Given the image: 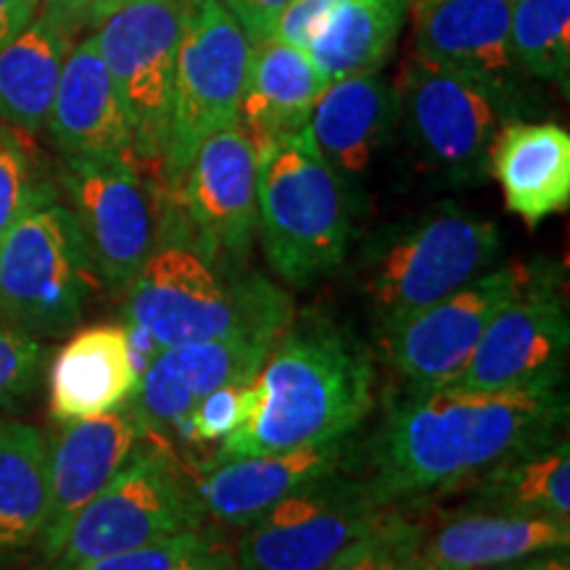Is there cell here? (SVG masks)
<instances>
[{"mask_svg":"<svg viewBox=\"0 0 570 570\" xmlns=\"http://www.w3.org/2000/svg\"><path fill=\"white\" fill-rule=\"evenodd\" d=\"M499 248L491 219L441 204L370 235L356 259V288L381 327L487 273Z\"/></svg>","mask_w":570,"mask_h":570,"instance_id":"5","label":"cell"},{"mask_svg":"<svg viewBox=\"0 0 570 570\" xmlns=\"http://www.w3.org/2000/svg\"><path fill=\"white\" fill-rule=\"evenodd\" d=\"M256 167L259 151L244 127L209 135L169 194L161 244L190 246L219 275L246 273L256 235Z\"/></svg>","mask_w":570,"mask_h":570,"instance_id":"10","label":"cell"},{"mask_svg":"<svg viewBox=\"0 0 570 570\" xmlns=\"http://www.w3.org/2000/svg\"><path fill=\"white\" fill-rule=\"evenodd\" d=\"M246 394L248 383H230V386L214 389L185 417L180 431H177V441H183V444L225 441L246 415Z\"/></svg>","mask_w":570,"mask_h":570,"instance_id":"34","label":"cell"},{"mask_svg":"<svg viewBox=\"0 0 570 570\" xmlns=\"http://www.w3.org/2000/svg\"><path fill=\"white\" fill-rule=\"evenodd\" d=\"M394 90L399 119L428 173L449 183H481L489 175L491 142L520 106L510 88L410 53Z\"/></svg>","mask_w":570,"mask_h":570,"instance_id":"7","label":"cell"},{"mask_svg":"<svg viewBox=\"0 0 570 570\" xmlns=\"http://www.w3.org/2000/svg\"><path fill=\"white\" fill-rule=\"evenodd\" d=\"M425 523L391 508L365 537L338 552L323 570H412Z\"/></svg>","mask_w":570,"mask_h":570,"instance_id":"32","label":"cell"},{"mask_svg":"<svg viewBox=\"0 0 570 570\" xmlns=\"http://www.w3.org/2000/svg\"><path fill=\"white\" fill-rule=\"evenodd\" d=\"M391 508L367 479L338 470L246 523L233 550L235 570H323Z\"/></svg>","mask_w":570,"mask_h":570,"instance_id":"11","label":"cell"},{"mask_svg":"<svg viewBox=\"0 0 570 570\" xmlns=\"http://www.w3.org/2000/svg\"><path fill=\"white\" fill-rule=\"evenodd\" d=\"M75 570H235V554L217 533L204 529L106 554Z\"/></svg>","mask_w":570,"mask_h":570,"instance_id":"31","label":"cell"},{"mask_svg":"<svg viewBox=\"0 0 570 570\" xmlns=\"http://www.w3.org/2000/svg\"><path fill=\"white\" fill-rule=\"evenodd\" d=\"M196 483L169 449L148 436L119 473L77 512L46 570H75L85 562L204 529Z\"/></svg>","mask_w":570,"mask_h":570,"instance_id":"8","label":"cell"},{"mask_svg":"<svg viewBox=\"0 0 570 570\" xmlns=\"http://www.w3.org/2000/svg\"><path fill=\"white\" fill-rule=\"evenodd\" d=\"M568 541V520L465 508L452 512L436 529L425 525L412 570L502 568L541 552L566 550Z\"/></svg>","mask_w":570,"mask_h":570,"instance_id":"21","label":"cell"},{"mask_svg":"<svg viewBox=\"0 0 570 570\" xmlns=\"http://www.w3.org/2000/svg\"><path fill=\"white\" fill-rule=\"evenodd\" d=\"M48 518V441L35 425L0 420V552L40 539Z\"/></svg>","mask_w":570,"mask_h":570,"instance_id":"29","label":"cell"},{"mask_svg":"<svg viewBox=\"0 0 570 570\" xmlns=\"http://www.w3.org/2000/svg\"><path fill=\"white\" fill-rule=\"evenodd\" d=\"M219 3L225 6V11L230 13L240 32L246 35V40L254 46V42L273 38L277 19L291 0H219Z\"/></svg>","mask_w":570,"mask_h":570,"instance_id":"37","label":"cell"},{"mask_svg":"<svg viewBox=\"0 0 570 570\" xmlns=\"http://www.w3.org/2000/svg\"><path fill=\"white\" fill-rule=\"evenodd\" d=\"M46 127L61 156L140 167L130 119L92 32L63 61Z\"/></svg>","mask_w":570,"mask_h":570,"instance_id":"18","label":"cell"},{"mask_svg":"<svg viewBox=\"0 0 570 570\" xmlns=\"http://www.w3.org/2000/svg\"><path fill=\"white\" fill-rule=\"evenodd\" d=\"M42 346L30 333L0 320V407L24 399L35 389Z\"/></svg>","mask_w":570,"mask_h":570,"instance_id":"35","label":"cell"},{"mask_svg":"<svg viewBox=\"0 0 570 570\" xmlns=\"http://www.w3.org/2000/svg\"><path fill=\"white\" fill-rule=\"evenodd\" d=\"M367 348L327 320L285 327L246 394V415L217 460L254 458L344 439L373 407Z\"/></svg>","mask_w":570,"mask_h":570,"instance_id":"2","label":"cell"},{"mask_svg":"<svg viewBox=\"0 0 570 570\" xmlns=\"http://www.w3.org/2000/svg\"><path fill=\"white\" fill-rule=\"evenodd\" d=\"M288 325L256 323L219 338L164 348L142 367L127 404L151 436H177L206 394L230 383H252Z\"/></svg>","mask_w":570,"mask_h":570,"instance_id":"16","label":"cell"},{"mask_svg":"<svg viewBox=\"0 0 570 570\" xmlns=\"http://www.w3.org/2000/svg\"><path fill=\"white\" fill-rule=\"evenodd\" d=\"M77 30L40 6L30 24L0 48V122L40 132L51 114Z\"/></svg>","mask_w":570,"mask_h":570,"instance_id":"26","label":"cell"},{"mask_svg":"<svg viewBox=\"0 0 570 570\" xmlns=\"http://www.w3.org/2000/svg\"><path fill=\"white\" fill-rule=\"evenodd\" d=\"M256 230L267 265L291 288H312L344 265L352 202L306 132L256 142Z\"/></svg>","mask_w":570,"mask_h":570,"instance_id":"4","label":"cell"},{"mask_svg":"<svg viewBox=\"0 0 570 570\" xmlns=\"http://www.w3.org/2000/svg\"><path fill=\"white\" fill-rule=\"evenodd\" d=\"M325 88V77L302 48L277 38L254 42L240 92L238 125L254 142L304 132Z\"/></svg>","mask_w":570,"mask_h":570,"instance_id":"25","label":"cell"},{"mask_svg":"<svg viewBox=\"0 0 570 570\" xmlns=\"http://www.w3.org/2000/svg\"><path fill=\"white\" fill-rule=\"evenodd\" d=\"M515 570H570L568 554H560V550L533 554V558H525V562Z\"/></svg>","mask_w":570,"mask_h":570,"instance_id":"41","label":"cell"},{"mask_svg":"<svg viewBox=\"0 0 570 570\" xmlns=\"http://www.w3.org/2000/svg\"><path fill=\"white\" fill-rule=\"evenodd\" d=\"M252 42L219 0H183L173 109L161 154L167 194L209 135L238 125Z\"/></svg>","mask_w":570,"mask_h":570,"instance_id":"9","label":"cell"},{"mask_svg":"<svg viewBox=\"0 0 570 570\" xmlns=\"http://www.w3.org/2000/svg\"><path fill=\"white\" fill-rule=\"evenodd\" d=\"M101 285L75 214L56 196L0 238V315L30 336L69 333Z\"/></svg>","mask_w":570,"mask_h":570,"instance_id":"6","label":"cell"},{"mask_svg":"<svg viewBox=\"0 0 570 570\" xmlns=\"http://www.w3.org/2000/svg\"><path fill=\"white\" fill-rule=\"evenodd\" d=\"M512 0H415V51L499 88H512L510 53Z\"/></svg>","mask_w":570,"mask_h":570,"instance_id":"22","label":"cell"},{"mask_svg":"<svg viewBox=\"0 0 570 570\" xmlns=\"http://www.w3.org/2000/svg\"><path fill=\"white\" fill-rule=\"evenodd\" d=\"M256 323H291V302L254 273L219 275L194 248L164 240L125 291V331L142 367L164 348L227 336Z\"/></svg>","mask_w":570,"mask_h":570,"instance_id":"3","label":"cell"},{"mask_svg":"<svg viewBox=\"0 0 570 570\" xmlns=\"http://www.w3.org/2000/svg\"><path fill=\"white\" fill-rule=\"evenodd\" d=\"M487 570H494V568H487Z\"/></svg>","mask_w":570,"mask_h":570,"instance_id":"42","label":"cell"},{"mask_svg":"<svg viewBox=\"0 0 570 570\" xmlns=\"http://www.w3.org/2000/svg\"><path fill=\"white\" fill-rule=\"evenodd\" d=\"M529 265H504L377 327V346L386 362L412 389L452 386L494 315L518 294Z\"/></svg>","mask_w":570,"mask_h":570,"instance_id":"15","label":"cell"},{"mask_svg":"<svg viewBox=\"0 0 570 570\" xmlns=\"http://www.w3.org/2000/svg\"><path fill=\"white\" fill-rule=\"evenodd\" d=\"M42 0H0V48L35 19Z\"/></svg>","mask_w":570,"mask_h":570,"instance_id":"38","label":"cell"},{"mask_svg":"<svg viewBox=\"0 0 570 570\" xmlns=\"http://www.w3.org/2000/svg\"><path fill=\"white\" fill-rule=\"evenodd\" d=\"M138 386L130 338L122 325L77 331L48 370V407L61 423L106 415L130 402Z\"/></svg>","mask_w":570,"mask_h":570,"instance_id":"24","label":"cell"},{"mask_svg":"<svg viewBox=\"0 0 570 570\" xmlns=\"http://www.w3.org/2000/svg\"><path fill=\"white\" fill-rule=\"evenodd\" d=\"M489 175L508 209L539 227L570 204V135L554 122L510 119L491 142Z\"/></svg>","mask_w":570,"mask_h":570,"instance_id":"23","label":"cell"},{"mask_svg":"<svg viewBox=\"0 0 570 570\" xmlns=\"http://www.w3.org/2000/svg\"><path fill=\"white\" fill-rule=\"evenodd\" d=\"M53 196V185L40 175L24 138L13 127L0 125V238L27 212Z\"/></svg>","mask_w":570,"mask_h":570,"instance_id":"33","label":"cell"},{"mask_svg":"<svg viewBox=\"0 0 570 570\" xmlns=\"http://www.w3.org/2000/svg\"><path fill=\"white\" fill-rule=\"evenodd\" d=\"M568 420L562 389H412L389 402L373 439L375 494L386 504L458 489L499 462L560 439Z\"/></svg>","mask_w":570,"mask_h":570,"instance_id":"1","label":"cell"},{"mask_svg":"<svg viewBox=\"0 0 570 570\" xmlns=\"http://www.w3.org/2000/svg\"><path fill=\"white\" fill-rule=\"evenodd\" d=\"M468 508L570 520V452L554 439L499 462L473 481Z\"/></svg>","mask_w":570,"mask_h":570,"instance_id":"28","label":"cell"},{"mask_svg":"<svg viewBox=\"0 0 570 570\" xmlns=\"http://www.w3.org/2000/svg\"><path fill=\"white\" fill-rule=\"evenodd\" d=\"M130 3H135V0H90L88 17H85V27L96 30V27L101 24L109 13L125 9V6H130Z\"/></svg>","mask_w":570,"mask_h":570,"instance_id":"40","label":"cell"},{"mask_svg":"<svg viewBox=\"0 0 570 570\" xmlns=\"http://www.w3.org/2000/svg\"><path fill=\"white\" fill-rule=\"evenodd\" d=\"M61 185L90 259L111 296H125L164 235V196L146 169L127 161L63 156Z\"/></svg>","mask_w":570,"mask_h":570,"instance_id":"12","label":"cell"},{"mask_svg":"<svg viewBox=\"0 0 570 570\" xmlns=\"http://www.w3.org/2000/svg\"><path fill=\"white\" fill-rule=\"evenodd\" d=\"M399 125L394 85L381 71L327 82L306 122V138L346 190L365 180Z\"/></svg>","mask_w":570,"mask_h":570,"instance_id":"19","label":"cell"},{"mask_svg":"<svg viewBox=\"0 0 570 570\" xmlns=\"http://www.w3.org/2000/svg\"><path fill=\"white\" fill-rule=\"evenodd\" d=\"M412 0H338L306 48L325 82L381 71L407 21Z\"/></svg>","mask_w":570,"mask_h":570,"instance_id":"27","label":"cell"},{"mask_svg":"<svg viewBox=\"0 0 570 570\" xmlns=\"http://www.w3.org/2000/svg\"><path fill=\"white\" fill-rule=\"evenodd\" d=\"M344 454V439H336L288 452L214 462L209 473L196 483L198 502L206 520L244 529L281 499L338 473Z\"/></svg>","mask_w":570,"mask_h":570,"instance_id":"20","label":"cell"},{"mask_svg":"<svg viewBox=\"0 0 570 570\" xmlns=\"http://www.w3.org/2000/svg\"><path fill=\"white\" fill-rule=\"evenodd\" d=\"M510 53L525 75L568 88L570 0H512Z\"/></svg>","mask_w":570,"mask_h":570,"instance_id":"30","label":"cell"},{"mask_svg":"<svg viewBox=\"0 0 570 570\" xmlns=\"http://www.w3.org/2000/svg\"><path fill=\"white\" fill-rule=\"evenodd\" d=\"M570 344L568 304L560 269L529 265L523 285L483 336L452 386L465 391H550L560 389Z\"/></svg>","mask_w":570,"mask_h":570,"instance_id":"14","label":"cell"},{"mask_svg":"<svg viewBox=\"0 0 570 570\" xmlns=\"http://www.w3.org/2000/svg\"><path fill=\"white\" fill-rule=\"evenodd\" d=\"M336 6L338 0H291L277 19L273 38L306 51Z\"/></svg>","mask_w":570,"mask_h":570,"instance_id":"36","label":"cell"},{"mask_svg":"<svg viewBox=\"0 0 570 570\" xmlns=\"http://www.w3.org/2000/svg\"><path fill=\"white\" fill-rule=\"evenodd\" d=\"M151 433L130 404L106 415L69 420L48 446V518L40 533L46 562L59 554L69 523L109 483Z\"/></svg>","mask_w":570,"mask_h":570,"instance_id":"17","label":"cell"},{"mask_svg":"<svg viewBox=\"0 0 570 570\" xmlns=\"http://www.w3.org/2000/svg\"><path fill=\"white\" fill-rule=\"evenodd\" d=\"M40 6L80 32L85 27V17H88L90 0H42Z\"/></svg>","mask_w":570,"mask_h":570,"instance_id":"39","label":"cell"},{"mask_svg":"<svg viewBox=\"0 0 570 570\" xmlns=\"http://www.w3.org/2000/svg\"><path fill=\"white\" fill-rule=\"evenodd\" d=\"M180 24L183 0H135L109 13L92 30L130 119L138 164L159 177L173 109Z\"/></svg>","mask_w":570,"mask_h":570,"instance_id":"13","label":"cell"}]
</instances>
